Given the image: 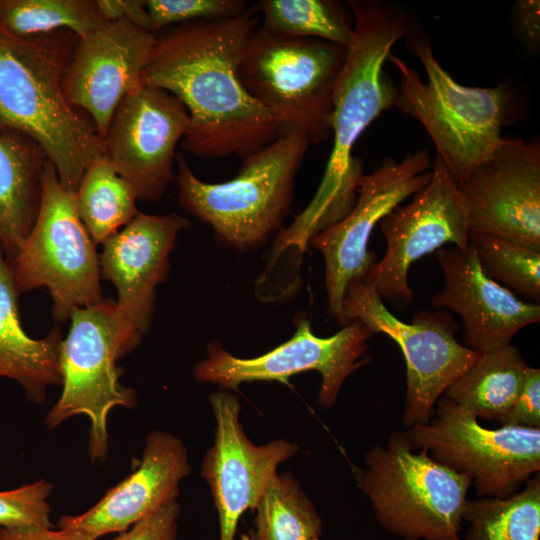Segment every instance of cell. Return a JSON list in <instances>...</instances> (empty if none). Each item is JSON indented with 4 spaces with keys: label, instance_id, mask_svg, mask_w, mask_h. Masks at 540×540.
Returning a JSON list of instances; mask_svg holds the SVG:
<instances>
[{
    "label": "cell",
    "instance_id": "cell-11",
    "mask_svg": "<svg viewBox=\"0 0 540 540\" xmlns=\"http://www.w3.org/2000/svg\"><path fill=\"white\" fill-rule=\"evenodd\" d=\"M435 417L404 432L414 449L468 474L478 496L506 498L540 471V428L483 427L467 410L446 397Z\"/></svg>",
    "mask_w": 540,
    "mask_h": 540
},
{
    "label": "cell",
    "instance_id": "cell-20",
    "mask_svg": "<svg viewBox=\"0 0 540 540\" xmlns=\"http://www.w3.org/2000/svg\"><path fill=\"white\" fill-rule=\"evenodd\" d=\"M435 257L444 288L431 298V305L460 316L467 348L481 353L508 345L519 330L539 322V303L522 301L489 278L470 244L438 249Z\"/></svg>",
    "mask_w": 540,
    "mask_h": 540
},
{
    "label": "cell",
    "instance_id": "cell-22",
    "mask_svg": "<svg viewBox=\"0 0 540 540\" xmlns=\"http://www.w3.org/2000/svg\"><path fill=\"white\" fill-rule=\"evenodd\" d=\"M19 294L0 245V377L18 382L26 398L39 404L50 386L62 385L61 331L56 327L45 338H31L20 322Z\"/></svg>",
    "mask_w": 540,
    "mask_h": 540
},
{
    "label": "cell",
    "instance_id": "cell-7",
    "mask_svg": "<svg viewBox=\"0 0 540 540\" xmlns=\"http://www.w3.org/2000/svg\"><path fill=\"white\" fill-rule=\"evenodd\" d=\"M347 47L317 38H299L257 28L237 75L260 105L285 129L302 130L311 143L331 135L332 98Z\"/></svg>",
    "mask_w": 540,
    "mask_h": 540
},
{
    "label": "cell",
    "instance_id": "cell-32",
    "mask_svg": "<svg viewBox=\"0 0 540 540\" xmlns=\"http://www.w3.org/2000/svg\"><path fill=\"white\" fill-rule=\"evenodd\" d=\"M53 485L40 479L16 489L0 491V527L52 528L48 497Z\"/></svg>",
    "mask_w": 540,
    "mask_h": 540
},
{
    "label": "cell",
    "instance_id": "cell-1",
    "mask_svg": "<svg viewBox=\"0 0 540 540\" xmlns=\"http://www.w3.org/2000/svg\"><path fill=\"white\" fill-rule=\"evenodd\" d=\"M258 11L183 23L157 36L141 83L175 96L188 111L181 148L205 158L246 157L285 127L241 84L237 69Z\"/></svg>",
    "mask_w": 540,
    "mask_h": 540
},
{
    "label": "cell",
    "instance_id": "cell-28",
    "mask_svg": "<svg viewBox=\"0 0 540 540\" xmlns=\"http://www.w3.org/2000/svg\"><path fill=\"white\" fill-rule=\"evenodd\" d=\"M255 510L257 540H312L321 535L322 520L290 473L277 474Z\"/></svg>",
    "mask_w": 540,
    "mask_h": 540
},
{
    "label": "cell",
    "instance_id": "cell-31",
    "mask_svg": "<svg viewBox=\"0 0 540 540\" xmlns=\"http://www.w3.org/2000/svg\"><path fill=\"white\" fill-rule=\"evenodd\" d=\"M144 4L154 34L173 24L234 17L249 7L243 0H147Z\"/></svg>",
    "mask_w": 540,
    "mask_h": 540
},
{
    "label": "cell",
    "instance_id": "cell-37",
    "mask_svg": "<svg viewBox=\"0 0 540 540\" xmlns=\"http://www.w3.org/2000/svg\"><path fill=\"white\" fill-rule=\"evenodd\" d=\"M0 540H90L77 532L52 528L8 529L0 527Z\"/></svg>",
    "mask_w": 540,
    "mask_h": 540
},
{
    "label": "cell",
    "instance_id": "cell-26",
    "mask_svg": "<svg viewBox=\"0 0 540 540\" xmlns=\"http://www.w3.org/2000/svg\"><path fill=\"white\" fill-rule=\"evenodd\" d=\"M465 540H540V475L506 498L467 500Z\"/></svg>",
    "mask_w": 540,
    "mask_h": 540
},
{
    "label": "cell",
    "instance_id": "cell-14",
    "mask_svg": "<svg viewBox=\"0 0 540 540\" xmlns=\"http://www.w3.org/2000/svg\"><path fill=\"white\" fill-rule=\"evenodd\" d=\"M431 165L425 149L408 153L401 161L386 157L362 176L351 211L310 239V245L323 255L327 310L339 324H347L342 304L348 283L365 278L377 262L375 252L368 249L372 231L392 209L429 182Z\"/></svg>",
    "mask_w": 540,
    "mask_h": 540
},
{
    "label": "cell",
    "instance_id": "cell-36",
    "mask_svg": "<svg viewBox=\"0 0 540 540\" xmlns=\"http://www.w3.org/2000/svg\"><path fill=\"white\" fill-rule=\"evenodd\" d=\"M514 27L520 40L529 48L536 49L540 42L539 0H519L512 10Z\"/></svg>",
    "mask_w": 540,
    "mask_h": 540
},
{
    "label": "cell",
    "instance_id": "cell-4",
    "mask_svg": "<svg viewBox=\"0 0 540 540\" xmlns=\"http://www.w3.org/2000/svg\"><path fill=\"white\" fill-rule=\"evenodd\" d=\"M410 53L424 67L427 81L398 56L388 55L400 80L393 107L419 121L437 156L456 184L490 157L506 140L501 137L510 103L506 84L496 87L461 85L442 67L424 33L405 37Z\"/></svg>",
    "mask_w": 540,
    "mask_h": 540
},
{
    "label": "cell",
    "instance_id": "cell-35",
    "mask_svg": "<svg viewBox=\"0 0 540 540\" xmlns=\"http://www.w3.org/2000/svg\"><path fill=\"white\" fill-rule=\"evenodd\" d=\"M105 22L124 20L151 32V21L144 4L139 0H96Z\"/></svg>",
    "mask_w": 540,
    "mask_h": 540
},
{
    "label": "cell",
    "instance_id": "cell-39",
    "mask_svg": "<svg viewBox=\"0 0 540 540\" xmlns=\"http://www.w3.org/2000/svg\"><path fill=\"white\" fill-rule=\"evenodd\" d=\"M312 540H321V539H320V537H319V538H314V539H312Z\"/></svg>",
    "mask_w": 540,
    "mask_h": 540
},
{
    "label": "cell",
    "instance_id": "cell-18",
    "mask_svg": "<svg viewBox=\"0 0 540 540\" xmlns=\"http://www.w3.org/2000/svg\"><path fill=\"white\" fill-rule=\"evenodd\" d=\"M157 35L120 20L79 38L65 69L68 102L92 120L103 140L121 100L140 86Z\"/></svg>",
    "mask_w": 540,
    "mask_h": 540
},
{
    "label": "cell",
    "instance_id": "cell-8",
    "mask_svg": "<svg viewBox=\"0 0 540 540\" xmlns=\"http://www.w3.org/2000/svg\"><path fill=\"white\" fill-rule=\"evenodd\" d=\"M67 337L62 340L60 367L62 393L45 424L55 429L75 415L90 420L89 456L104 462L108 454L107 418L118 406L134 408V389L123 386L116 361L137 347L121 321L115 301L75 308Z\"/></svg>",
    "mask_w": 540,
    "mask_h": 540
},
{
    "label": "cell",
    "instance_id": "cell-27",
    "mask_svg": "<svg viewBox=\"0 0 540 540\" xmlns=\"http://www.w3.org/2000/svg\"><path fill=\"white\" fill-rule=\"evenodd\" d=\"M262 28L279 35L317 38L348 47L354 39V18L335 0H260Z\"/></svg>",
    "mask_w": 540,
    "mask_h": 540
},
{
    "label": "cell",
    "instance_id": "cell-29",
    "mask_svg": "<svg viewBox=\"0 0 540 540\" xmlns=\"http://www.w3.org/2000/svg\"><path fill=\"white\" fill-rule=\"evenodd\" d=\"M105 23L96 0H0V26L19 37L69 30L83 38Z\"/></svg>",
    "mask_w": 540,
    "mask_h": 540
},
{
    "label": "cell",
    "instance_id": "cell-23",
    "mask_svg": "<svg viewBox=\"0 0 540 540\" xmlns=\"http://www.w3.org/2000/svg\"><path fill=\"white\" fill-rule=\"evenodd\" d=\"M47 161L27 135H0V245L10 264L36 221Z\"/></svg>",
    "mask_w": 540,
    "mask_h": 540
},
{
    "label": "cell",
    "instance_id": "cell-38",
    "mask_svg": "<svg viewBox=\"0 0 540 540\" xmlns=\"http://www.w3.org/2000/svg\"><path fill=\"white\" fill-rule=\"evenodd\" d=\"M243 540H257L254 531H250L248 535H244Z\"/></svg>",
    "mask_w": 540,
    "mask_h": 540
},
{
    "label": "cell",
    "instance_id": "cell-5",
    "mask_svg": "<svg viewBox=\"0 0 540 540\" xmlns=\"http://www.w3.org/2000/svg\"><path fill=\"white\" fill-rule=\"evenodd\" d=\"M310 145L306 134L288 128L271 143L243 158L239 173L222 183H207L175 157L179 202L211 226L215 237L238 251L264 244L290 211L294 183Z\"/></svg>",
    "mask_w": 540,
    "mask_h": 540
},
{
    "label": "cell",
    "instance_id": "cell-2",
    "mask_svg": "<svg viewBox=\"0 0 540 540\" xmlns=\"http://www.w3.org/2000/svg\"><path fill=\"white\" fill-rule=\"evenodd\" d=\"M348 7L355 32L333 92L332 151L313 199L283 230L302 248L355 205L364 174L353 149L366 128L394 105L396 87L384 72V62L396 42L412 30L408 15L391 4L349 1Z\"/></svg>",
    "mask_w": 540,
    "mask_h": 540
},
{
    "label": "cell",
    "instance_id": "cell-33",
    "mask_svg": "<svg viewBox=\"0 0 540 540\" xmlns=\"http://www.w3.org/2000/svg\"><path fill=\"white\" fill-rule=\"evenodd\" d=\"M179 513L177 499L169 500L112 540H176Z\"/></svg>",
    "mask_w": 540,
    "mask_h": 540
},
{
    "label": "cell",
    "instance_id": "cell-6",
    "mask_svg": "<svg viewBox=\"0 0 540 540\" xmlns=\"http://www.w3.org/2000/svg\"><path fill=\"white\" fill-rule=\"evenodd\" d=\"M356 481L388 532L405 540H461L472 478L416 452L404 432L367 452Z\"/></svg>",
    "mask_w": 540,
    "mask_h": 540
},
{
    "label": "cell",
    "instance_id": "cell-21",
    "mask_svg": "<svg viewBox=\"0 0 540 540\" xmlns=\"http://www.w3.org/2000/svg\"><path fill=\"white\" fill-rule=\"evenodd\" d=\"M190 472L181 439L154 430L148 434L142 457L131 473L86 512L61 517L58 527L90 540L126 531L167 501L177 499L179 483Z\"/></svg>",
    "mask_w": 540,
    "mask_h": 540
},
{
    "label": "cell",
    "instance_id": "cell-3",
    "mask_svg": "<svg viewBox=\"0 0 540 540\" xmlns=\"http://www.w3.org/2000/svg\"><path fill=\"white\" fill-rule=\"evenodd\" d=\"M78 39L69 30L24 38L0 26V135L15 131L33 139L74 192L89 164L104 155L92 120L64 92Z\"/></svg>",
    "mask_w": 540,
    "mask_h": 540
},
{
    "label": "cell",
    "instance_id": "cell-15",
    "mask_svg": "<svg viewBox=\"0 0 540 540\" xmlns=\"http://www.w3.org/2000/svg\"><path fill=\"white\" fill-rule=\"evenodd\" d=\"M189 125L185 106L169 92L142 85L114 111L102 140L104 156L140 201H158L173 179L176 146Z\"/></svg>",
    "mask_w": 540,
    "mask_h": 540
},
{
    "label": "cell",
    "instance_id": "cell-12",
    "mask_svg": "<svg viewBox=\"0 0 540 540\" xmlns=\"http://www.w3.org/2000/svg\"><path fill=\"white\" fill-rule=\"evenodd\" d=\"M295 324L289 340L254 358L235 357L219 342L212 341L207 346V357L195 366V379L224 390H237L245 382L288 384L292 375L316 370L322 378L317 404L331 408L348 376L368 363L369 340L374 334L358 319L327 338L314 335L304 316L297 317Z\"/></svg>",
    "mask_w": 540,
    "mask_h": 540
},
{
    "label": "cell",
    "instance_id": "cell-9",
    "mask_svg": "<svg viewBox=\"0 0 540 540\" xmlns=\"http://www.w3.org/2000/svg\"><path fill=\"white\" fill-rule=\"evenodd\" d=\"M76 207L75 192L59 180L48 160L34 226L11 263L20 293L48 289L58 322L78 307L103 300L99 256Z\"/></svg>",
    "mask_w": 540,
    "mask_h": 540
},
{
    "label": "cell",
    "instance_id": "cell-30",
    "mask_svg": "<svg viewBox=\"0 0 540 540\" xmlns=\"http://www.w3.org/2000/svg\"><path fill=\"white\" fill-rule=\"evenodd\" d=\"M483 272L514 292L540 301V253L485 233H469Z\"/></svg>",
    "mask_w": 540,
    "mask_h": 540
},
{
    "label": "cell",
    "instance_id": "cell-34",
    "mask_svg": "<svg viewBox=\"0 0 540 540\" xmlns=\"http://www.w3.org/2000/svg\"><path fill=\"white\" fill-rule=\"evenodd\" d=\"M498 422L501 426L540 428L539 368L528 367L519 395Z\"/></svg>",
    "mask_w": 540,
    "mask_h": 540
},
{
    "label": "cell",
    "instance_id": "cell-19",
    "mask_svg": "<svg viewBox=\"0 0 540 540\" xmlns=\"http://www.w3.org/2000/svg\"><path fill=\"white\" fill-rule=\"evenodd\" d=\"M189 226L177 214L138 212L103 243L100 272L114 284L117 313L137 346L151 325L156 289L167 277L177 235Z\"/></svg>",
    "mask_w": 540,
    "mask_h": 540
},
{
    "label": "cell",
    "instance_id": "cell-10",
    "mask_svg": "<svg viewBox=\"0 0 540 540\" xmlns=\"http://www.w3.org/2000/svg\"><path fill=\"white\" fill-rule=\"evenodd\" d=\"M342 314L346 323L358 319L373 334H384L400 347L407 377L402 418L405 428L428 423L435 414L439 397L480 354L457 340L458 326L448 311H419L411 323L403 322L363 279L348 283Z\"/></svg>",
    "mask_w": 540,
    "mask_h": 540
},
{
    "label": "cell",
    "instance_id": "cell-24",
    "mask_svg": "<svg viewBox=\"0 0 540 540\" xmlns=\"http://www.w3.org/2000/svg\"><path fill=\"white\" fill-rule=\"evenodd\" d=\"M528 367L511 343L481 352L473 365L446 389L444 397L477 419L498 421L519 395Z\"/></svg>",
    "mask_w": 540,
    "mask_h": 540
},
{
    "label": "cell",
    "instance_id": "cell-17",
    "mask_svg": "<svg viewBox=\"0 0 540 540\" xmlns=\"http://www.w3.org/2000/svg\"><path fill=\"white\" fill-rule=\"evenodd\" d=\"M209 399L216 421L215 440L204 456L201 475L218 513L220 540H234L242 514L256 508L277 476L278 466L299 447L284 439L254 445L239 421L238 397L220 390Z\"/></svg>",
    "mask_w": 540,
    "mask_h": 540
},
{
    "label": "cell",
    "instance_id": "cell-13",
    "mask_svg": "<svg viewBox=\"0 0 540 540\" xmlns=\"http://www.w3.org/2000/svg\"><path fill=\"white\" fill-rule=\"evenodd\" d=\"M429 182L406 205L399 204L379 223L386 253L363 278L381 299L403 310L412 304L411 265L448 243L469 246L468 209L442 161L432 162Z\"/></svg>",
    "mask_w": 540,
    "mask_h": 540
},
{
    "label": "cell",
    "instance_id": "cell-16",
    "mask_svg": "<svg viewBox=\"0 0 540 540\" xmlns=\"http://www.w3.org/2000/svg\"><path fill=\"white\" fill-rule=\"evenodd\" d=\"M469 232L509 240L540 253V144L506 139L462 183Z\"/></svg>",
    "mask_w": 540,
    "mask_h": 540
},
{
    "label": "cell",
    "instance_id": "cell-25",
    "mask_svg": "<svg viewBox=\"0 0 540 540\" xmlns=\"http://www.w3.org/2000/svg\"><path fill=\"white\" fill-rule=\"evenodd\" d=\"M75 199L80 219L95 244H103L139 212L135 190L104 155L86 168Z\"/></svg>",
    "mask_w": 540,
    "mask_h": 540
}]
</instances>
